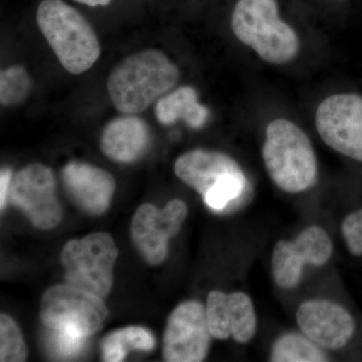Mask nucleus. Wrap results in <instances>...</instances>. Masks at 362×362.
Wrapping results in <instances>:
<instances>
[{
    "mask_svg": "<svg viewBox=\"0 0 362 362\" xmlns=\"http://www.w3.org/2000/svg\"><path fill=\"white\" fill-rule=\"evenodd\" d=\"M62 176L69 194L88 213L102 214L108 209L116 187L108 171L71 162L64 168Z\"/></svg>",
    "mask_w": 362,
    "mask_h": 362,
    "instance_id": "15",
    "label": "nucleus"
},
{
    "mask_svg": "<svg viewBox=\"0 0 362 362\" xmlns=\"http://www.w3.org/2000/svg\"><path fill=\"white\" fill-rule=\"evenodd\" d=\"M180 71L160 51L136 52L118 64L109 76V96L117 110L136 115L173 89Z\"/></svg>",
    "mask_w": 362,
    "mask_h": 362,
    "instance_id": "1",
    "label": "nucleus"
},
{
    "mask_svg": "<svg viewBox=\"0 0 362 362\" xmlns=\"http://www.w3.org/2000/svg\"><path fill=\"white\" fill-rule=\"evenodd\" d=\"M30 76L23 66H14L1 71L0 102L6 107L23 103L30 94Z\"/></svg>",
    "mask_w": 362,
    "mask_h": 362,
    "instance_id": "20",
    "label": "nucleus"
},
{
    "mask_svg": "<svg viewBox=\"0 0 362 362\" xmlns=\"http://www.w3.org/2000/svg\"><path fill=\"white\" fill-rule=\"evenodd\" d=\"M206 310L209 330L216 339L233 338L239 344H247L256 337L258 318L247 293L214 290L207 295Z\"/></svg>",
    "mask_w": 362,
    "mask_h": 362,
    "instance_id": "14",
    "label": "nucleus"
},
{
    "mask_svg": "<svg viewBox=\"0 0 362 362\" xmlns=\"http://www.w3.org/2000/svg\"><path fill=\"white\" fill-rule=\"evenodd\" d=\"M262 157L269 177L287 194L307 192L318 178V161L310 138L287 119L268 124Z\"/></svg>",
    "mask_w": 362,
    "mask_h": 362,
    "instance_id": "2",
    "label": "nucleus"
},
{
    "mask_svg": "<svg viewBox=\"0 0 362 362\" xmlns=\"http://www.w3.org/2000/svg\"><path fill=\"white\" fill-rule=\"evenodd\" d=\"M269 361L272 362L329 361L326 350L309 339L303 333L287 332L272 344Z\"/></svg>",
    "mask_w": 362,
    "mask_h": 362,
    "instance_id": "18",
    "label": "nucleus"
},
{
    "mask_svg": "<svg viewBox=\"0 0 362 362\" xmlns=\"http://www.w3.org/2000/svg\"><path fill=\"white\" fill-rule=\"evenodd\" d=\"M156 115L163 125H171L181 119L189 127L199 129L206 125L209 112L204 105L199 103L197 90L190 86H183L158 100Z\"/></svg>",
    "mask_w": 362,
    "mask_h": 362,
    "instance_id": "17",
    "label": "nucleus"
},
{
    "mask_svg": "<svg viewBox=\"0 0 362 362\" xmlns=\"http://www.w3.org/2000/svg\"><path fill=\"white\" fill-rule=\"evenodd\" d=\"M333 255L329 233L320 226H309L291 240L276 243L272 251V275L280 289L293 290L301 283L306 266L322 267Z\"/></svg>",
    "mask_w": 362,
    "mask_h": 362,
    "instance_id": "9",
    "label": "nucleus"
},
{
    "mask_svg": "<svg viewBox=\"0 0 362 362\" xmlns=\"http://www.w3.org/2000/svg\"><path fill=\"white\" fill-rule=\"evenodd\" d=\"M187 206L173 199L162 209L143 204L137 209L131 225L136 249L150 265H159L168 254V240L180 232L187 216Z\"/></svg>",
    "mask_w": 362,
    "mask_h": 362,
    "instance_id": "11",
    "label": "nucleus"
},
{
    "mask_svg": "<svg viewBox=\"0 0 362 362\" xmlns=\"http://www.w3.org/2000/svg\"><path fill=\"white\" fill-rule=\"evenodd\" d=\"M47 349L56 358H73L85 349L87 337L73 328L47 327Z\"/></svg>",
    "mask_w": 362,
    "mask_h": 362,
    "instance_id": "21",
    "label": "nucleus"
},
{
    "mask_svg": "<svg viewBox=\"0 0 362 362\" xmlns=\"http://www.w3.org/2000/svg\"><path fill=\"white\" fill-rule=\"evenodd\" d=\"M230 25L235 37L271 65H286L299 54V35L280 18L276 0H239Z\"/></svg>",
    "mask_w": 362,
    "mask_h": 362,
    "instance_id": "3",
    "label": "nucleus"
},
{
    "mask_svg": "<svg viewBox=\"0 0 362 362\" xmlns=\"http://www.w3.org/2000/svg\"><path fill=\"white\" fill-rule=\"evenodd\" d=\"M317 132L337 153L362 163V95L338 93L324 99L315 113Z\"/></svg>",
    "mask_w": 362,
    "mask_h": 362,
    "instance_id": "8",
    "label": "nucleus"
},
{
    "mask_svg": "<svg viewBox=\"0 0 362 362\" xmlns=\"http://www.w3.org/2000/svg\"><path fill=\"white\" fill-rule=\"evenodd\" d=\"M150 132L147 124L134 115L119 117L105 128L101 149L112 160L130 163L139 159L148 148Z\"/></svg>",
    "mask_w": 362,
    "mask_h": 362,
    "instance_id": "16",
    "label": "nucleus"
},
{
    "mask_svg": "<svg viewBox=\"0 0 362 362\" xmlns=\"http://www.w3.org/2000/svg\"><path fill=\"white\" fill-rule=\"evenodd\" d=\"M76 1L89 6H106L110 4L111 0H76Z\"/></svg>",
    "mask_w": 362,
    "mask_h": 362,
    "instance_id": "25",
    "label": "nucleus"
},
{
    "mask_svg": "<svg viewBox=\"0 0 362 362\" xmlns=\"http://www.w3.org/2000/svg\"><path fill=\"white\" fill-rule=\"evenodd\" d=\"M206 306L199 301L182 302L171 312L163 337V357L168 362H201L211 349Z\"/></svg>",
    "mask_w": 362,
    "mask_h": 362,
    "instance_id": "10",
    "label": "nucleus"
},
{
    "mask_svg": "<svg viewBox=\"0 0 362 362\" xmlns=\"http://www.w3.org/2000/svg\"><path fill=\"white\" fill-rule=\"evenodd\" d=\"M103 298L71 284L52 286L42 296L40 318L45 327H69L88 337L106 322Z\"/></svg>",
    "mask_w": 362,
    "mask_h": 362,
    "instance_id": "7",
    "label": "nucleus"
},
{
    "mask_svg": "<svg viewBox=\"0 0 362 362\" xmlns=\"http://www.w3.org/2000/svg\"><path fill=\"white\" fill-rule=\"evenodd\" d=\"M296 322L304 335L326 351L344 349L356 329L351 313L342 305L328 299L307 300L300 304Z\"/></svg>",
    "mask_w": 362,
    "mask_h": 362,
    "instance_id": "13",
    "label": "nucleus"
},
{
    "mask_svg": "<svg viewBox=\"0 0 362 362\" xmlns=\"http://www.w3.org/2000/svg\"><path fill=\"white\" fill-rule=\"evenodd\" d=\"M11 181H13V173L11 169H2L0 173V207L4 209L6 204L7 195L11 189Z\"/></svg>",
    "mask_w": 362,
    "mask_h": 362,
    "instance_id": "24",
    "label": "nucleus"
},
{
    "mask_svg": "<svg viewBox=\"0 0 362 362\" xmlns=\"http://www.w3.org/2000/svg\"><path fill=\"white\" fill-rule=\"evenodd\" d=\"M175 173L216 211L237 202L247 189V176L240 164L228 154L216 150L185 152L176 159Z\"/></svg>",
    "mask_w": 362,
    "mask_h": 362,
    "instance_id": "5",
    "label": "nucleus"
},
{
    "mask_svg": "<svg viewBox=\"0 0 362 362\" xmlns=\"http://www.w3.org/2000/svg\"><path fill=\"white\" fill-rule=\"evenodd\" d=\"M340 233L349 254L354 257H361L362 209L352 211L343 218Z\"/></svg>",
    "mask_w": 362,
    "mask_h": 362,
    "instance_id": "23",
    "label": "nucleus"
},
{
    "mask_svg": "<svg viewBox=\"0 0 362 362\" xmlns=\"http://www.w3.org/2000/svg\"><path fill=\"white\" fill-rule=\"evenodd\" d=\"M9 197L37 228L49 230L62 220L56 180L52 169L47 166L30 164L21 169L11 181Z\"/></svg>",
    "mask_w": 362,
    "mask_h": 362,
    "instance_id": "12",
    "label": "nucleus"
},
{
    "mask_svg": "<svg viewBox=\"0 0 362 362\" xmlns=\"http://www.w3.org/2000/svg\"><path fill=\"white\" fill-rule=\"evenodd\" d=\"M156 347V338L145 328L129 326L107 335L102 342L104 361H122L130 350L149 351Z\"/></svg>",
    "mask_w": 362,
    "mask_h": 362,
    "instance_id": "19",
    "label": "nucleus"
},
{
    "mask_svg": "<svg viewBox=\"0 0 362 362\" xmlns=\"http://www.w3.org/2000/svg\"><path fill=\"white\" fill-rule=\"evenodd\" d=\"M118 257L113 238L95 233L66 243L61 255L68 284L105 298L113 285V267Z\"/></svg>",
    "mask_w": 362,
    "mask_h": 362,
    "instance_id": "6",
    "label": "nucleus"
},
{
    "mask_svg": "<svg viewBox=\"0 0 362 362\" xmlns=\"http://www.w3.org/2000/svg\"><path fill=\"white\" fill-rule=\"evenodd\" d=\"M28 357L26 347L20 328L11 317L0 316V361H25Z\"/></svg>",
    "mask_w": 362,
    "mask_h": 362,
    "instance_id": "22",
    "label": "nucleus"
},
{
    "mask_svg": "<svg viewBox=\"0 0 362 362\" xmlns=\"http://www.w3.org/2000/svg\"><path fill=\"white\" fill-rule=\"evenodd\" d=\"M37 21L47 44L69 73H85L99 59L101 47L92 26L63 0H42Z\"/></svg>",
    "mask_w": 362,
    "mask_h": 362,
    "instance_id": "4",
    "label": "nucleus"
}]
</instances>
